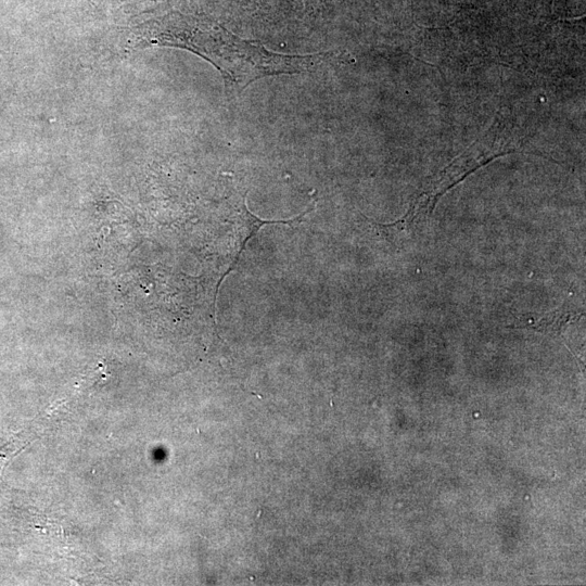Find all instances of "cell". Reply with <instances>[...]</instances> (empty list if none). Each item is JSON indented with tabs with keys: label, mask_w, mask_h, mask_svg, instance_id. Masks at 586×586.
I'll return each mask as SVG.
<instances>
[{
	"label": "cell",
	"mask_w": 586,
	"mask_h": 586,
	"mask_svg": "<svg viewBox=\"0 0 586 586\" xmlns=\"http://www.w3.org/2000/svg\"><path fill=\"white\" fill-rule=\"evenodd\" d=\"M581 314L575 315L571 311L557 310L547 314L546 316L537 320L521 317L520 319H518L519 324H517V327H528L531 329H536L544 332L558 331L559 329H561L562 326H565L570 321L575 320L574 318H577Z\"/></svg>",
	"instance_id": "1"
}]
</instances>
